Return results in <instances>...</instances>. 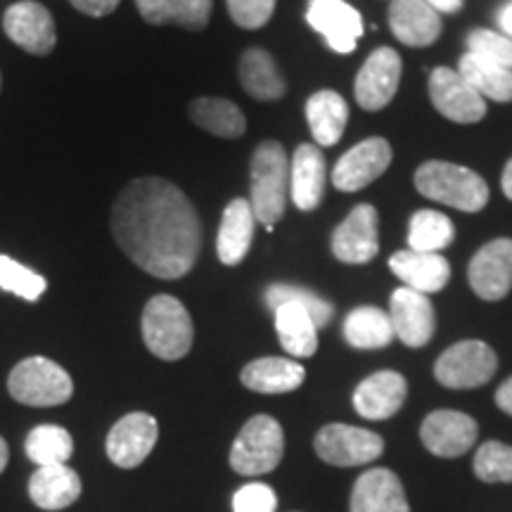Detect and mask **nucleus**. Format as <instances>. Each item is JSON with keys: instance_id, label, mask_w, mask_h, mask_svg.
<instances>
[{"instance_id": "1", "label": "nucleus", "mask_w": 512, "mask_h": 512, "mask_svg": "<svg viewBox=\"0 0 512 512\" xmlns=\"http://www.w3.org/2000/svg\"><path fill=\"white\" fill-rule=\"evenodd\" d=\"M112 233L128 259L159 280L192 271L202 249V223L181 188L164 178H138L119 192Z\"/></svg>"}, {"instance_id": "2", "label": "nucleus", "mask_w": 512, "mask_h": 512, "mask_svg": "<svg viewBox=\"0 0 512 512\" xmlns=\"http://www.w3.org/2000/svg\"><path fill=\"white\" fill-rule=\"evenodd\" d=\"M252 211L256 221L264 223L268 233H273L275 223L283 219L290 195V162L285 147L275 140H266L256 147L252 157Z\"/></svg>"}, {"instance_id": "3", "label": "nucleus", "mask_w": 512, "mask_h": 512, "mask_svg": "<svg viewBox=\"0 0 512 512\" xmlns=\"http://www.w3.org/2000/svg\"><path fill=\"white\" fill-rule=\"evenodd\" d=\"M415 188L427 200L441 202L465 214L482 211L489 202V185L472 169L451 162H425L415 171Z\"/></svg>"}, {"instance_id": "4", "label": "nucleus", "mask_w": 512, "mask_h": 512, "mask_svg": "<svg viewBox=\"0 0 512 512\" xmlns=\"http://www.w3.org/2000/svg\"><path fill=\"white\" fill-rule=\"evenodd\" d=\"M143 339L150 354L162 361H181L192 349V318L171 294H157L143 311Z\"/></svg>"}, {"instance_id": "5", "label": "nucleus", "mask_w": 512, "mask_h": 512, "mask_svg": "<svg viewBox=\"0 0 512 512\" xmlns=\"http://www.w3.org/2000/svg\"><path fill=\"white\" fill-rule=\"evenodd\" d=\"M10 396L24 406L50 408L72 399L74 382L67 370L43 356L24 358L8 377Z\"/></svg>"}, {"instance_id": "6", "label": "nucleus", "mask_w": 512, "mask_h": 512, "mask_svg": "<svg viewBox=\"0 0 512 512\" xmlns=\"http://www.w3.org/2000/svg\"><path fill=\"white\" fill-rule=\"evenodd\" d=\"M285 453V434L271 415H254L245 422L230 448V467L238 475L259 477L273 472Z\"/></svg>"}, {"instance_id": "7", "label": "nucleus", "mask_w": 512, "mask_h": 512, "mask_svg": "<svg viewBox=\"0 0 512 512\" xmlns=\"http://www.w3.org/2000/svg\"><path fill=\"white\" fill-rule=\"evenodd\" d=\"M496 368L498 356L489 344L479 339H465L439 356L434 377L448 389H475L489 382Z\"/></svg>"}, {"instance_id": "8", "label": "nucleus", "mask_w": 512, "mask_h": 512, "mask_svg": "<svg viewBox=\"0 0 512 512\" xmlns=\"http://www.w3.org/2000/svg\"><path fill=\"white\" fill-rule=\"evenodd\" d=\"M313 448H316L318 458L323 463L337 467H354L373 463L375 458H380L384 451V441L380 434L370 430L332 422V425H325L316 434Z\"/></svg>"}, {"instance_id": "9", "label": "nucleus", "mask_w": 512, "mask_h": 512, "mask_svg": "<svg viewBox=\"0 0 512 512\" xmlns=\"http://www.w3.org/2000/svg\"><path fill=\"white\" fill-rule=\"evenodd\" d=\"M401 55L394 48L382 46L370 53L356 76V102L368 112H377L394 100L401 83Z\"/></svg>"}, {"instance_id": "10", "label": "nucleus", "mask_w": 512, "mask_h": 512, "mask_svg": "<svg viewBox=\"0 0 512 512\" xmlns=\"http://www.w3.org/2000/svg\"><path fill=\"white\" fill-rule=\"evenodd\" d=\"M430 98L439 114L456 124H477L486 117V102L458 69L437 67L430 74Z\"/></svg>"}, {"instance_id": "11", "label": "nucleus", "mask_w": 512, "mask_h": 512, "mask_svg": "<svg viewBox=\"0 0 512 512\" xmlns=\"http://www.w3.org/2000/svg\"><path fill=\"white\" fill-rule=\"evenodd\" d=\"M467 280L484 302H501L512 290V240L498 238L472 256Z\"/></svg>"}, {"instance_id": "12", "label": "nucleus", "mask_w": 512, "mask_h": 512, "mask_svg": "<svg viewBox=\"0 0 512 512\" xmlns=\"http://www.w3.org/2000/svg\"><path fill=\"white\" fill-rule=\"evenodd\" d=\"M5 34L15 46L31 55H48L57 43L55 19L46 5L36 0H22L10 5L3 17Z\"/></svg>"}, {"instance_id": "13", "label": "nucleus", "mask_w": 512, "mask_h": 512, "mask_svg": "<svg viewBox=\"0 0 512 512\" xmlns=\"http://www.w3.org/2000/svg\"><path fill=\"white\" fill-rule=\"evenodd\" d=\"M306 22L339 55L354 53L358 38L363 36L361 12L354 5L344 3V0H309Z\"/></svg>"}, {"instance_id": "14", "label": "nucleus", "mask_w": 512, "mask_h": 512, "mask_svg": "<svg viewBox=\"0 0 512 512\" xmlns=\"http://www.w3.org/2000/svg\"><path fill=\"white\" fill-rule=\"evenodd\" d=\"M389 164H392V145L384 138H368L339 157L332 169V183L342 192L363 190L375 178H380Z\"/></svg>"}, {"instance_id": "15", "label": "nucleus", "mask_w": 512, "mask_h": 512, "mask_svg": "<svg viewBox=\"0 0 512 512\" xmlns=\"http://www.w3.org/2000/svg\"><path fill=\"white\" fill-rule=\"evenodd\" d=\"M159 425L147 413H128L107 434V456L117 467L133 470L157 444Z\"/></svg>"}, {"instance_id": "16", "label": "nucleus", "mask_w": 512, "mask_h": 512, "mask_svg": "<svg viewBox=\"0 0 512 512\" xmlns=\"http://www.w3.org/2000/svg\"><path fill=\"white\" fill-rule=\"evenodd\" d=\"M380 252L377 211L373 204H358L332 233V254L342 264H368Z\"/></svg>"}, {"instance_id": "17", "label": "nucleus", "mask_w": 512, "mask_h": 512, "mask_svg": "<svg viewBox=\"0 0 512 512\" xmlns=\"http://www.w3.org/2000/svg\"><path fill=\"white\" fill-rule=\"evenodd\" d=\"M389 318L394 325V337H399L411 349L425 347L437 328L430 297L411 290V287L394 290L392 302H389Z\"/></svg>"}, {"instance_id": "18", "label": "nucleus", "mask_w": 512, "mask_h": 512, "mask_svg": "<svg viewBox=\"0 0 512 512\" xmlns=\"http://www.w3.org/2000/svg\"><path fill=\"white\" fill-rule=\"evenodd\" d=\"M477 422L460 411H434L420 427V439L439 458H458L477 441Z\"/></svg>"}, {"instance_id": "19", "label": "nucleus", "mask_w": 512, "mask_h": 512, "mask_svg": "<svg viewBox=\"0 0 512 512\" xmlns=\"http://www.w3.org/2000/svg\"><path fill=\"white\" fill-rule=\"evenodd\" d=\"M351 512H411V505L401 479L387 467H375L356 479Z\"/></svg>"}, {"instance_id": "20", "label": "nucleus", "mask_w": 512, "mask_h": 512, "mask_svg": "<svg viewBox=\"0 0 512 512\" xmlns=\"http://www.w3.org/2000/svg\"><path fill=\"white\" fill-rule=\"evenodd\" d=\"M408 384L394 370H380L356 387L354 408L366 420H387L401 411Z\"/></svg>"}, {"instance_id": "21", "label": "nucleus", "mask_w": 512, "mask_h": 512, "mask_svg": "<svg viewBox=\"0 0 512 512\" xmlns=\"http://www.w3.org/2000/svg\"><path fill=\"white\" fill-rule=\"evenodd\" d=\"M389 27L403 46L425 48L441 36V17L425 0H392Z\"/></svg>"}, {"instance_id": "22", "label": "nucleus", "mask_w": 512, "mask_h": 512, "mask_svg": "<svg viewBox=\"0 0 512 512\" xmlns=\"http://www.w3.org/2000/svg\"><path fill=\"white\" fill-rule=\"evenodd\" d=\"M389 268L401 280L403 287H411V290L422 294L444 290L448 280H451V266L441 254L401 249V252L392 254Z\"/></svg>"}, {"instance_id": "23", "label": "nucleus", "mask_w": 512, "mask_h": 512, "mask_svg": "<svg viewBox=\"0 0 512 512\" xmlns=\"http://www.w3.org/2000/svg\"><path fill=\"white\" fill-rule=\"evenodd\" d=\"M325 195V157L318 145H299L290 162V197L294 207L313 211Z\"/></svg>"}, {"instance_id": "24", "label": "nucleus", "mask_w": 512, "mask_h": 512, "mask_svg": "<svg viewBox=\"0 0 512 512\" xmlns=\"http://www.w3.org/2000/svg\"><path fill=\"white\" fill-rule=\"evenodd\" d=\"M254 223L256 216L249 200L238 197V200H233L223 209L219 238H216V254H219L221 264L238 266L245 261L249 247H252Z\"/></svg>"}, {"instance_id": "25", "label": "nucleus", "mask_w": 512, "mask_h": 512, "mask_svg": "<svg viewBox=\"0 0 512 512\" xmlns=\"http://www.w3.org/2000/svg\"><path fill=\"white\" fill-rule=\"evenodd\" d=\"M240 380L247 389H252V392L287 394L302 387L306 380V370L302 363L292 361V358L266 356L247 363V366L242 368Z\"/></svg>"}, {"instance_id": "26", "label": "nucleus", "mask_w": 512, "mask_h": 512, "mask_svg": "<svg viewBox=\"0 0 512 512\" xmlns=\"http://www.w3.org/2000/svg\"><path fill=\"white\" fill-rule=\"evenodd\" d=\"M29 496L41 510H64L81 496V479L69 465L36 467L29 479Z\"/></svg>"}, {"instance_id": "27", "label": "nucleus", "mask_w": 512, "mask_h": 512, "mask_svg": "<svg viewBox=\"0 0 512 512\" xmlns=\"http://www.w3.org/2000/svg\"><path fill=\"white\" fill-rule=\"evenodd\" d=\"M306 119H309L311 136L316 145L332 147L344 136L349 121V107L335 91H318L306 102Z\"/></svg>"}, {"instance_id": "28", "label": "nucleus", "mask_w": 512, "mask_h": 512, "mask_svg": "<svg viewBox=\"0 0 512 512\" xmlns=\"http://www.w3.org/2000/svg\"><path fill=\"white\" fill-rule=\"evenodd\" d=\"M275 313V330L283 349L294 358H309L318 349V325L313 323L304 306L287 302L278 306Z\"/></svg>"}, {"instance_id": "29", "label": "nucleus", "mask_w": 512, "mask_h": 512, "mask_svg": "<svg viewBox=\"0 0 512 512\" xmlns=\"http://www.w3.org/2000/svg\"><path fill=\"white\" fill-rule=\"evenodd\" d=\"M240 83L252 98L266 102L280 100L287 91L275 60L264 48H249L240 57Z\"/></svg>"}, {"instance_id": "30", "label": "nucleus", "mask_w": 512, "mask_h": 512, "mask_svg": "<svg viewBox=\"0 0 512 512\" xmlns=\"http://www.w3.org/2000/svg\"><path fill=\"white\" fill-rule=\"evenodd\" d=\"M136 5L150 24H176L190 31H202L209 24L214 0H136Z\"/></svg>"}, {"instance_id": "31", "label": "nucleus", "mask_w": 512, "mask_h": 512, "mask_svg": "<svg viewBox=\"0 0 512 512\" xmlns=\"http://www.w3.org/2000/svg\"><path fill=\"white\" fill-rule=\"evenodd\" d=\"M344 339L354 349H384L392 344L394 325L389 313L377 306H358L344 320Z\"/></svg>"}, {"instance_id": "32", "label": "nucleus", "mask_w": 512, "mask_h": 512, "mask_svg": "<svg viewBox=\"0 0 512 512\" xmlns=\"http://www.w3.org/2000/svg\"><path fill=\"white\" fill-rule=\"evenodd\" d=\"M190 119L195 121L202 131L219 138H240L247 131L245 114L235 102L223 98H200L190 102Z\"/></svg>"}, {"instance_id": "33", "label": "nucleus", "mask_w": 512, "mask_h": 512, "mask_svg": "<svg viewBox=\"0 0 512 512\" xmlns=\"http://www.w3.org/2000/svg\"><path fill=\"white\" fill-rule=\"evenodd\" d=\"M458 72L484 100L489 98L494 102H512V69L498 67L494 62H486L482 57L465 53L460 57Z\"/></svg>"}, {"instance_id": "34", "label": "nucleus", "mask_w": 512, "mask_h": 512, "mask_svg": "<svg viewBox=\"0 0 512 512\" xmlns=\"http://www.w3.org/2000/svg\"><path fill=\"white\" fill-rule=\"evenodd\" d=\"M456 238V228L448 216L434 209H420L411 216L408 226V249L413 252L439 254Z\"/></svg>"}, {"instance_id": "35", "label": "nucleus", "mask_w": 512, "mask_h": 512, "mask_svg": "<svg viewBox=\"0 0 512 512\" xmlns=\"http://www.w3.org/2000/svg\"><path fill=\"white\" fill-rule=\"evenodd\" d=\"M27 456L38 467L46 465H67L74 453V439L60 425H38L27 437Z\"/></svg>"}, {"instance_id": "36", "label": "nucleus", "mask_w": 512, "mask_h": 512, "mask_svg": "<svg viewBox=\"0 0 512 512\" xmlns=\"http://www.w3.org/2000/svg\"><path fill=\"white\" fill-rule=\"evenodd\" d=\"M266 304L271 306L275 311L278 306H283L287 302H294L299 306H304L306 311H309V316L313 318V323L320 328H325V325L330 323L332 316H335V306H332L328 299L318 297L316 292L306 290V287H297V285H285V283H278V285H271L266 290Z\"/></svg>"}, {"instance_id": "37", "label": "nucleus", "mask_w": 512, "mask_h": 512, "mask_svg": "<svg viewBox=\"0 0 512 512\" xmlns=\"http://www.w3.org/2000/svg\"><path fill=\"white\" fill-rule=\"evenodd\" d=\"M46 287L48 283L43 275L34 273L31 268L10 259V256L0 254V290L17 294L27 302H38Z\"/></svg>"}, {"instance_id": "38", "label": "nucleus", "mask_w": 512, "mask_h": 512, "mask_svg": "<svg viewBox=\"0 0 512 512\" xmlns=\"http://www.w3.org/2000/svg\"><path fill=\"white\" fill-rule=\"evenodd\" d=\"M475 475L486 484H512V446L486 441L475 456Z\"/></svg>"}, {"instance_id": "39", "label": "nucleus", "mask_w": 512, "mask_h": 512, "mask_svg": "<svg viewBox=\"0 0 512 512\" xmlns=\"http://www.w3.org/2000/svg\"><path fill=\"white\" fill-rule=\"evenodd\" d=\"M467 53L512 69V38L491 29H475L467 36Z\"/></svg>"}, {"instance_id": "40", "label": "nucleus", "mask_w": 512, "mask_h": 512, "mask_svg": "<svg viewBox=\"0 0 512 512\" xmlns=\"http://www.w3.org/2000/svg\"><path fill=\"white\" fill-rule=\"evenodd\" d=\"M233 22L242 29H261L273 17L275 0H226Z\"/></svg>"}, {"instance_id": "41", "label": "nucleus", "mask_w": 512, "mask_h": 512, "mask_svg": "<svg viewBox=\"0 0 512 512\" xmlns=\"http://www.w3.org/2000/svg\"><path fill=\"white\" fill-rule=\"evenodd\" d=\"M275 508H278V496L268 484H245L233 496V512H275Z\"/></svg>"}, {"instance_id": "42", "label": "nucleus", "mask_w": 512, "mask_h": 512, "mask_svg": "<svg viewBox=\"0 0 512 512\" xmlns=\"http://www.w3.org/2000/svg\"><path fill=\"white\" fill-rule=\"evenodd\" d=\"M69 3L88 17H107L119 8L121 0H69Z\"/></svg>"}, {"instance_id": "43", "label": "nucleus", "mask_w": 512, "mask_h": 512, "mask_svg": "<svg viewBox=\"0 0 512 512\" xmlns=\"http://www.w3.org/2000/svg\"><path fill=\"white\" fill-rule=\"evenodd\" d=\"M496 403H498V408H501L503 413L512 415V377H508V380H505L501 387H498Z\"/></svg>"}, {"instance_id": "44", "label": "nucleus", "mask_w": 512, "mask_h": 512, "mask_svg": "<svg viewBox=\"0 0 512 512\" xmlns=\"http://www.w3.org/2000/svg\"><path fill=\"white\" fill-rule=\"evenodd\" d=\"M425 3L437 12H448V15L463 8V0H425Z\"/></svg>"}, {"instance_id": "45", "label": "nucleus", "mask_w": 512, "mask_h": 512, "mask_svg": "<svg viewBox=\"0 0 512 512\" xmlns=\"http://www.w3.org/2000/svg\"><path fill=\"white\" fill-rule=\"evenodd\" d=\"M498 27L508 38H512V3L503 5L501 12H498Z\"/></svg>"}, {"instance_id": "46", "label": "nucleus", "mask_w": 512, "mask_h": 512, "mask_svg": "<svg viewBox=\"0 0 512 512\" xmlns=\"http://www.w3.org/2000/svg\"><path fill=\"white\" fill-rule=\"evenodd\" d=\"M501 185H503L505 197H508V200H512V159H510L508 164H505V171H503Z\"/></svg>"}, {"instance_id": "47", "label": "nucleus", "mask_w": 512, "mask_h": 512, "mask_svg": "<svg viewBox=\"0 0 512 512\" xmlns=\"http://www.w3.org/2000/svg\"><path fill=\"white\" fill-rule=\"evenodd\" d=\"M8 458H10L8 444H5V439L0 437V472H3V470H5V465H8Z\"/></svg>"}]
</instances>
